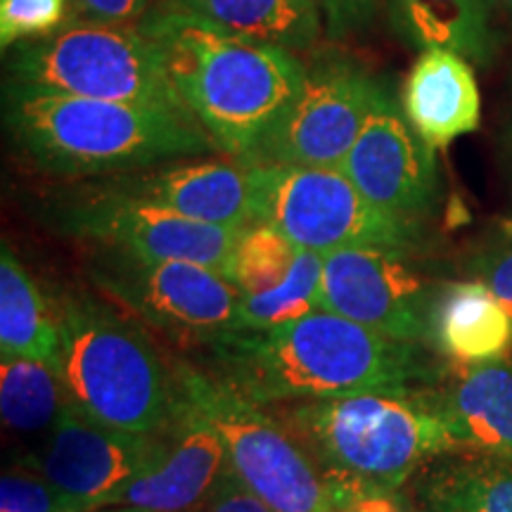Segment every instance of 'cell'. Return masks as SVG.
<instances>
[{
  "instance_id": "603a6c76",
  "label": "cell",
  "mask_w": 512,
  "mask_h": 512,
  "mask_svg": "<svg viewBox=\"0 0 512 512\" xmlns=\"http://www.w3.org/2000/svg\"><path fill=\"white\" fill-rule=\"evenodd\" d=\"M183 10L195 12L249 41L268 43L290 53H306L318 43L323 29L316 0H174Z\"/></svg>"
},
{
  "instance_id": "2e32d148",
  "label": "cell",
  "mask_w": 512,
  "mask_h": 512,
  "mask_svg": "<svg viewBox=\"0 0 512 512\" xmlns=\"http://www.w3.org/2000/svg\"><path fill=\"white\" fill-rule=\"evenodd\" d=\"M228 467L219 432L181 396V415L169 430L162 458L107 501V508L195 512L209 503Z\"/></svg>"
},
{
  "instance_id": "52a82bcc",
  "label": "cell",
  "mask_w": 512,
  "mask_h": 512,
  "mask_svg": "<svg viewBox=\"0 0 512 512\" xmlns=\"http://www.w3.org/2000/svg\"><path fill=\"white\" fill-rule=\"evenodd\" d=\"M178 392L219 432L242 482L273 512H335L330 486L302 441L278 415L174 356Z\"/></svg>"
},
{
  "instance_id": "7402d4cb",
  "label": "cell",
  "mask_w": 512,
  "mask_h": 512,
  "mask_svg": "<svg viewBox=\"0 0 512 512\" xmlns=\"http://www.w3.org/2000/svg\"><path fill=\"white\" fill-rule=\"evenodd\" d=\"M413 498L425 512H512V463L448 453L415 477Z\"/></svg>"
},
{
  "instance_id": "3957f363",
  "label": "cell",
  "mask_w": 512,
  "mask_h": 512,
  "mask_svg": "<svg viewBox=\"0 0 512 512\" xmlns=\"http://www.w3.org/2000/svg\"><path fill=\"white\" fill-rule=\"evenodd\" d=\"M3 119L19 155L43 174L67 181L221 155L188 110L53 95L5 81Z\"/></svg>"
},
{
  "instance_id": "d4e9b609",
  "label": "cell",
  "mask_w": 512,
  "mask_h": 512,
  "mask_svg": "<svg viewBox=\"0 0 512 512\" xmlns=\"http://www.w3.org/2000/svg\"><path fill=\"white\" fill-rule=\"evenodd\" d=\"M323 254L302 249L283 285L264 294H249L240 304V330L264 332L292 323L320 309Z\"/></svg>"
},
{
  "instance_id": "6da1fadb",
  "label": "cell",
  "mask_w": 512,
  "mask_h": 512,
  "mask_svg": "<svg viewBox=\"0 0 512 512\" xmlns=\"http://www.w3.org/2000/svg\"><path fill=\"white\" fill-rule=\"evenodd\" d=\"M197 349L204 373L261 408L368 389L432 387L444 375L422 344L399 342L323 309L273 330L221 332Z\"/></svg>"
},
{
  "instance_id": "d6986e66",
  "label": "cell",
  "mask_w": 512,
  "mask_h": 512,
  "mask_svg": "<svg viewBox=\"0 0 512 512\" xmlns=\"http://www.w3.org/2000/svg\"><path fill=\"white\" fill-rule=\"evenodd\" d=\"M430 344L458 366L498 361L512 351V318L482 280L439 287Z\"/></svg>"
},
{
  "instance_id": "4fadbf2b",
  "label": "cell",
  "mask_w": 512,
  "mask_h": 512,
  "mask_svg": "<svg viewBox=\"0 0 512 512\" xmlns=\"http://www.w3.org/2000/svg\"><path fill=\"white\" fill-rule=\"evenodd\" d=\"M169 432L136 434L83 418L72 406L64 411L43 444L17 463L34 467L86 512L105 510L121 486L162 458Z\"/></svg>"
},
{
  "instance_id": "4316f807",
  "label": "cell",
  "mask_w": 512,
  "mask_h": 512,
  "mask_svg": "<svg viewBox=\"0 0 512 512\" xmlns=\"http://www.w3.org/2000/svg\"><path fill=\"white\" fill-rule=\"evenodd\" d=\"M72 0H0V46L5 53L41 41L74 22Z\"/></svg>"
},
{
  "instance_id": "4dcf8cb0",
  "label": "cell",
  "mask_w": 512,
  "mask_h": 512,
  "mask_svg": "<svg viewBox=\"0 0 512 512\" xmlns=\"http://www.w3.org/2000/svg\"><path fill=\"white\" fill-rule=\"evenodd\" d=\"M159 0H72L74 15L81 22L107 27H138L155 10Z\"/></svg>"
},
{
  "instance_id": "7a4b0ae2",
  "label": "cell",
  "mask_w": 512,
  "mask_h": 512,
  "mask_svg": "<svg viewBox=\"0 0 512 512\" xmlns=\"http://www.w3.org/2000/svg\"><path fill=\"white\" fill-rule=\"evenodd\" d=\"M138 29L157 43L176 93L221 155L254 164L304 91L309 64L230 34L174 0H159Z\"/></svg>"
},
{
  "instance_id": "9c48e42d",
  "label": "cell",
  "mask_w": 512,
  "mask_h": 512,
  "mask_svg": "<svg viewBox=\"0 0 512 512\" xmlns=\"http://www.w3.org/2000/svg\"><path fill=\"white\" fill-rule=\"evenodd\" d=\"M41 219L55 233L95 249L155 261H190L221 273L240 238V230L185 219L100 181L55 192L41 204Z\"/></svg>"
},
{
  "instance_id": "cb8c5ba5",
  "label": "cell",
  "mask_w": 512,
  "mask_h": 512,
  "mask_svg": "<svg viewBox=\"0 0 512 512\" xmlns=\"http://www.w3.org/2000/svg\"><path fill=\"white\" fill-rule=\"evenodd\" d=\"M69 408L60 368L38 358L0 361V413L15 434H48Z\"/></svg>"
},
{
  "instance_id": "ba28073f",
  "label": "cell",
  "mask_w": 512,
  "mask_h": 512,
  "mask_svg": "<svg viewBox=\"0 0 512 512\" xmlns=\"http://www.w3.org/2000/svg\"><path fill=\"white\" fill-rule=\"evenodd\" d=\"M256 223L285 233L299 249L330 254L349 247L413 249L422 223L399 219L358 192L339 169L249 166Z\"/></svg>"
},
{
  "instance_id": "484cf974",
  "label": "cell",
  "mask_w": 512,
  "mask_h": 512,
  "mask_svg": "<svg viewBox=\"0 0 512 512\" xmlns=\"http://www.w3.org/2000/svg\"><path fill=\"white\" fill-rule=\"evenodd\" d=\"M302 249L268 223L240 230L223 275L238 287L242 297L264 294L283 285Z\"/></svg>"
},
{
  "instance_id": "30bf717a",
  "label": "cell",
  "mask_w": 512,
  "mask_h": 512,
  "mask_svg": "<svg viewBox=\"0 0 512 512\" xmlns=\"http://www.w3.org/2000/svg\"><path fill=\"white\" fill-rule=\"evenodd\" d=\"M88 273L100 292L178 344L200 347L221 332L240 330L242 294L214 268L95 249Z\"/></svg>"
},
{
  "instance_id": "8992f818",
  "label": "cell",
  "mask_w": 512,
  "mask_h": 512,
  "mask_svg": "<svg viewBox=\"0 0 512 512\" xmlns=\"http://www.w3.org/2000/svg\"><path fill=\"white\" fill-rule=\"evenodd\" d=\"M8 83L53 95L188 110L157 43L138 27L74 19L57 34L8 50ZM190 112V110H188Z\"/></svg>"
},
{
  "instance_id": "ac0fdd59",
  "label": "cell",
  "mask_w": 512,
  "mask_h": 512,
  "mask_svg": "<svg viewBox=\"0 0 512 512\" xmlns=\"http://www.w3.org/2000/svg\"><path fill=\"white\" fill-rule=\"evenodd\" d=\"M401 110L434 152L477 131L482 95L472 62L444 48L420 50L403 81Z\"/></svg>"
},
{
  "instance_id": "5b68a950",
  "label": "cell",
  "mask_w": 512,
  "mask_h": 512,
  "mask_svg": "<svg viewBox=\"0 0 512 512\" xmlns=\"http://www.w3.org/2000/svg\"><path fill=\"white\" fill-rule=\"evenodd\" d=\"M60 311V368L69 406L83 418L136 434H164L181 415L171 358L136 318L91 292H69Z\"/></svg>"
},
{
  "instance_id": "7c38bea8",
  "label": "cell",
  "mask_w": 512,
  "mask_h": 512,
  "mask_svg": "<svg viewBox=\"0 0 512 512\" xmlns=\"http://www.w3.org/2000/svg\"><path fill=\"white\" fill-rule=\"evenodd\" d=\"M377 88L380 81L349 57H318L292 110L249 166L342 169Z\"/></svg>"
},
{
  "instance_id": "8fae6325",
  "label": "cell",
  "mask_w": 512,
  "mask_h": 512,
  "mask_svg": "<svg viewBox=\"0 0 512 512\" xmlns=\"http://www.w3.org/2000/svg\"><path fill=\"white\" fill-rule=\"evenodd\" d=\"M411 249L349 247L323 254L320 309L399 342L430 344L437 292L408 259Z\"/></svg>"
},
{
  "instance_id": "836d02e7",
  "label": "cell",
  "mask_w": 512,
  "mask_h": 512,
  "mask_svg": "<svg viewBox=\"0 0 512 512\" xmlns=\"http://www.w3.org/2000/svg\"><path fill=\"white\" fill-rule=\"evenodd\" d=\"M95 512H145L136 508H107V510H95Z\"/></svg>"
},
{
  "instance_id": "5bb4252c",
  "label": "cell",
  "mask_w": 512,
  "mask_h": 512,
  "mask_svg": "<svg viewBox=\"0 0 512 512\" xmlns=\"http://www.w3.org/2000/svg\"><path fill=\"white\" fill-rule=\"evenodd\" d=\"M339 171L366 200L399 219L425 223L437 204L434 150L413 131L384 83L377 88L361 133Z\"/></svg>"
},
{
  "instance_id": "e575fe53",
  "label": "cell",
  "mask_w": 512,
  "mask_h": 512,
  "mask_svg": "<svg viewBox=\"0 0 512 512\" xmlns=\"http://www.w3.org/2000/svg\"><path fill=\"white\" fill-rule=\"evenodd\" d=\"M501 3H503V5H508V8L512 10V0H501Z\"/></svg>"
},
{
  "instance_id": "83f0119b",
  "label": "cell",
  "mask_w": 512,
  "mask_h": 512,
  "mask_svg": "<svg viewBox=\"0 0 512 512\" xmlns=\"http://www.w3.org/2000/svg\"><path fill=\"white\" fill-rule=\"evenodd\" d=\"M0 512H86L83 505L29 465H12L0 479Z\"/></svg>"
},
{
  "instance_id": "44dd1931",
  "label": "cell",
  "mask_w": 512,
  "mask_h": 512,
  "mask_svg": "<svg viewBox=\"0 0 512 512\" xmlns=\"http://www.w3.org/2000/svg\"><path fill=\"white\" fill-rule=\"evenodd\" d=\"M60 311L8 242L0 249V354L3 358L60 361Z\"/></svg>"
},
{
  "instance_id": "d6a6232c",
  "label": "cell",
  "mask_w": 512,
  "mask_h": 512,
  "mask_svg": "<svg viewBox=\"0 0 512 512\" xmlns=\"http://www.w3.org/2000/svg\"><path fill=\"white\" fill-rule=\"evenodd\" d=\"M204 512H273L268 505L254 494L249 486L242 482L233 465L223 472L221 482L216 484L214 494H211L209 503L204 505Z\"/></svg>"
},
{
  "instance_id": "ffe728a7",
  "label": "cell",
  "mask_w": 512,
  "mask_h": 512,
  "mask_svg": "<svg viewBox=\"0 0 512 512\" xmlns=\"http://www.w3.org/2000/svg\"><path fill=\"white\" fill-rule=\"evenodd\" d=\"M387 10L396 34L418 50L444 48L479 67L494 62L491 0H387Z\"/></svg>"
},
{
  "instance_id": "e0dca14e",
  "label": "cell",
  "mask_w": 512,
  "mask_h": 512,
  "mask_svg": "<svg viewBox=\"0 0 512 512\" xmlns=\"http://www.w3.org/2000/svg\"><path fill=\"white\" fill-rule=\"evenodd\" d=\"M458 453L512 463V361L472 363L444 370L430 387Z\"/></svg>"
},
{
  "instance_id": "1f68e13d",
  "label": "cell",
  "mask_w": 512,
  "mask_h": 512,
  "mask_svg": "<svg viewBox=\"0 0 512 512\" xmlns=\"http://www.w3.org/2000/svg\"><path fill=\"white\" fill-rule=\"evenodd\" d=\"M467 268H470L472 278L482 280L494 292V297L512 318V242L486 249V252L475 256Z\"/></svg>"
},
{
  "instance_id": "f546056e",
  "label": "cell",
  "mask_w": 512,
  "mask_h": 512,
  "mask_svg": "<svg viewBox=\"0 0 512 512\" xmlns=\"http://www.w3.org/2000/svg\"><path fill=\"white\" fill-rule=\"evenodd\" d=\"M335 512H425L401 489H330Z\"/></svg>"
},
{
  "instance_id": "f1b7e54d",
  "label": "cell",
  "mask_w": 512,
  "mask_h": 512,
  "mask_svg": "<svg viewBox=\"0 0 512 512\" xmlns=\"http://www.w3.org/2000/svg\"><path fill=\"white\" fill-rule=\"evenodd\" d=\"M328 36L335 41L366 31L380 15L384 0H316Z\"/></svg>"
},
{
  "instance_id": "9a60e30c",
  "label": "cell",
  "mask_w": 512,
  "mask_h": 512,
  "mask_svg": "<svg viewBox=\"0 0 512 512\" xmlns=\"http://www.w3.org/2000/svg\"><path fill=\"white\" fill-rule=\"evenodd\" d=\"M98 181L121 195L157 204L192 221L230 230H245L256 223L252 171L230 157L176 159Z\"/></svg>"
},
{
  "instance_id": "277c9868",
  "label": "cell",
  "mask_w": 512,
  "mask_h": 512,
  "mask_svg": "<svg viewBox=\"0 0 512 512\" xmlns=\"http://www.w3.org/2000/svg\"><path fill=\"white\" fill-rule=\"evenodd\" d=\"M280 406L278 418L311 453L330 489H403L437 458L458 453L430 387Z\"/></svg>"
}]
</instances>
